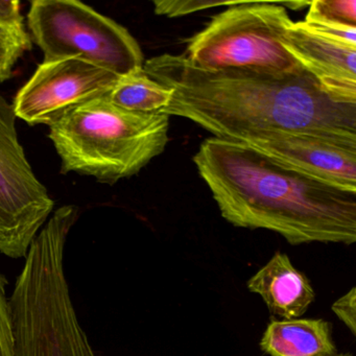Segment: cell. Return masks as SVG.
<instances>
[{
	"label": "cell",
	"mask_w": 356,
	"mask_h": 356,
	"mask_svg": "<svg viewBox=\"0 0 356 356\" xmlns=\"http://www.w3.org/2000/svg\"><path fill=\"white\" fill-rule=\"evenodd\" d=\"M143 70L172 89V101L160 113L191 120L216 138L305 133L356 143V105L329 97L306 70H206L172 54L147 60Z\"/></svg>",
	"instance_id": "obj_1"
},
{
	"label": "cell",
	"mask_w": 356,
	"mask_h": 356,
	"mask_svg": "<svg viewBox=\"0 0 356 356\" xmlns=\"http://www.w3.org/2000/svg\"><path fill=\"white\" fill-rule=\"evenodd\" d=\"M193 162L222 218L233 226L274 231L293 245L356 241V191L216 137L201 143Z\"/></svg>",
	"instance_id": "obj_2"
},
{
	"label": "cell",
	"mask_w": 356,
	"mask_h": 356,
	"mask_svg": "<svg viewBox=\"0 0 356 356\" xmlns=\"http://www.w3.org/2000/svg\"><path fill=\"white\" fill-rule=\"evenodd\" d=\"M76 206L53 212L26 256L8 297L14 356H97L72 303L64 270Z\"/></svg>",
	"instance_id": "obj_3"
},
{
	"label": "cell",
	"mask_w": 356,
	"mask_h": 356,
	"mask_svg": "<svg viewBox=\"0 0 356 356\" xmlns=\"http://www.w3.org/2000/svg\"><path fill=\"white\" fill-rule=\"evenodd\" d=\"M170 116L138 113L105 97L74 108L49 127L62 174L76 172L114 184L138 174L168 143Z\"/></svg>",
	"instance_id": "obj_4"
},
{
	"label": "cell",
	"mask_w": 356,
	"mask_h": 356,
	"mask_svg": "<svg viewBox=\"0 0 356 356\" xmlns=\"http://www.w3.org/2000/svg\"><path fill=\"white\" fill-rule=\"evenodd\" d=\"M291 22L279 3H234L189 39L183 55L201 70L298 74L305 70L283 45Z\"/></svg>",
	"instance_id": "obj_5"
},
{
	"label": "cell",
	"mask_w": 356,
	"mask_h": 356,
	"mask_svg": "<svg viewBox=\"0 0 356 356\" xmlns=\"http://www.w3.org/2000/svg\"><path fill=\"white\" fill-rule=\"evenodd\" d=\"M28 26L43 62L80 58L118 76L143 67V51L131 33L78 0H34Z\"/></svg>",
	"instance_id": "obj_6"
},
{
	"label": "cell",
	"mask_w": 356,
	"mask_h": 356,
	"mask_svg": "<svg viewBox=\"0 0 356 356\" xmlns=\"http://www.w3.org/2000/svg\"><path fill=\"white\" fill-rule=\"evenodd\" d=\"M13 104L0 95V253L26 258L54 212L53 199L20 145Z\"/></svg>",
	"instance_id": "obj_7"
},
{
	"label": "cell",
	"mask_w": 356,
	"mask_h": 356,
	"mask_svg": "<svg viewBox=\"0 0 356 356\" xmlns=\"http://www.w3.org/2000/svg\"><path fill=\"white\" fill-rule=\"evenodd\" d=\"M122 76L80 58L43 62L18 91L16 118L51 127L83 104L105 97Z\"/></svg>",
	"instance_id": "obj_8"
},
{
	"label": "cell",
	"mask_w": 356,
	"mask_h": 356,
	"mask_svg": "<svg viewBox=\"0 0 356 356\" xmlns=\"http://www.w3.org/2000/svg\"><path fill=\"white\" fill-rule=\"evenodd\" d=\"M237 143L289 170L356 191V143L305 133H275Z\"/></svg>",
	"instance_id": "obj_9"
},
{
	"label": "cell",
	"mask_w": 356,
	"mask_h": 356,
	"mask_svg": "<svg viewBox=\"0 0 356 356\" xmlns=\"http://www.w3.org/2000/svg\"><path fill=\"white\" fill-rule=\"evenodd\" d=\"M283 45L329 97L356 105V47L314 34L303 22H291Z\"/></svg>",
	"instance_id": "obj_10"
},
{
	"label": "cell",
	"mask_w": 356,
	"mask_h": 356,
	"mask_svg": "<svg viewBox=\"0 0 356 356\" xmlns=\"http://www.w3.org/2000/svg\"><path fill=\"white\" fill-rule=\"evenodd\" d=\"M247 285L250 291L261 296L270 314L283 320L303 316L316 298L307 277L281 252L251 277Z\"/></svg>",
	"instance_id": "obj_11"
},
{
	"label": "cell",
	"mask_w": 356,
	"mask_h": 356,
	"mask_svg": "<svg viewBox=\"0 0 356 356\" xmlns=\"http://www.w3.org/2000/svg\"><path fill=\"white\" fill-rule=\"evenodd\" d=\"M260 348L270 356H332L337 353L331 325L322 318L273 320Z\"/></svg>",
	"instance_id": "obj_12"
},
{
	"label": "cell",
	"mask_w": 356,
	"mask_h": 356,
	"mask_svg": "<svg viewBox=\"0 0 356 356\" xmlns=\"http://www.w3.org/2000/svg\"><path fill=\"white\" fill-rule=\"evenodd\" d=\"M105 99L128 111L155 113L170 105L172 91L152 79L143 67L120 76Z\"/></svg>",
	"instance_id": "obj_13"
},
{
	"label": "cell",
	"mask_w": 356,
	"mask_h": 356,
	"mask_svg": "<svg viewBox=\"0 0 356 356\" xmlns=\"http://www.w3.org/2000/svg\"><path fill=\"white\" fill-rule=\"evenodd\" d=\"M32 43L24 22H11L0 18V82L11 78L17 62L32 49Z\"/></svg>",
	"instance_id": "obj_14"
},
{
	"label": "cell",
	"mask_w": 356,
	"mask_h": 356,
	"mask_svg": "<svg viewBox=\"0 0 356 356\" xmlns=\"http://www.w3.org/2000/svg\"><path fill=\"white\" fill-rule=\"evenodd\" d=\"M303 22L356 28V1L314 0L310 3L309 10Z\"/></svg>",
	"instance_id": "obj_15"
},
{
	"label": "cell",
	"mask_w": 356,
	"mask_h": 356,
	"mask_svg": "<svg viewBox=\"0 0 356 356\" xmlns=\"http://www.w3.org/2000/svg\"><path fill=\"white\" fill-rule=\"evenodd\" d=\"M233 3H234L231 1L216 3V1H205V0H163V1H154V7L157 15L174 18L189 15L195 12L211 9V8L232 6Z\"/></svg>",
	"instance_id": "obj_16"
},
{
	"label": "cell",
	"mask_w": 356,
	"mask_h": 356,
	"mask_svg": "<svg viewBox=\"0 0 356 356\" xmlns=\"http://www.w3.org/2000/svg\"><path fill=\"white\" fill-rule=\"evenodd\" d=\"M0 356H14L8 310L7 279L0 272Z\"/></svg>",
	"instance_id": "obj_17"
},
{
	"label": "cell",
	"mask_w": 356,
	"mask_h": 356,
	"mask_svg": "<svg viewBox=\"0 0 356 356\" xmlns=\"http://www.w3.org/2000/svg\"><path fill=\"white\" fill-rule=\"evenodd\" d=\"M355 293V287H352L350 291L332 304V312L349 328L353 335L356 334Z\"/></svg>",
	"instance_id": "obj_18"
},
{
	"label": "cell",
	"mask_w": 356,
	"mask_h": 356,
	"mask_svg": "<svg viewBox=\"0 0 356 356\" xmlns=\"http://www.w3.org/2000/svg\"><path fill=\"white\" fill-rule=\"evenodd\" d=\"M332 356H353V354H352V353H337Z\"/></svg>",
	"instance_id": "obj_19"
}]
</instances>
